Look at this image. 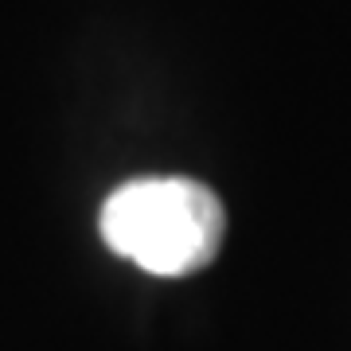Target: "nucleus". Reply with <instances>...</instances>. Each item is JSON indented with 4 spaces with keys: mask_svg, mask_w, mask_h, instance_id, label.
<instances>
[{
    "mask_svg": "<svg viewBox=\"0 0 351 351\" xmlns=\"http://www.w3.org/2000/svg\"><path fill=\"white\" fill-rule=\"evenodd\" d=\"M101 239L145 274L188 277L223 250L226 211L207 184L188 176H141L101 203Z\"/></svg>",
    "mask_w": 351,
    "mask_h": 351,
    "instance_id": "f257e3e1",
    "label": "nucleus"
}]
</instances>
